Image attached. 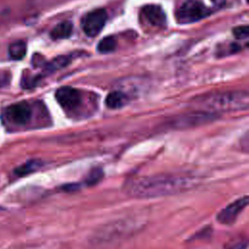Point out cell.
Wrapping results in <instances>:
<instances>
[{"instance_id": "obj_1", "label": "cell", "mask_w": 249, "mask_h": 249, "mask_svg": "<svg viewBox=\"0 0 249 249\" xmlns=\"http://www.w3.org/2000/svg\"><path fill=\"white\" fill-rule=\"evenodd\" d=\"M196 185L194 178L178 174H156L132 179L124 192L133 198H154L186 192Z\"/></svg>"}, {"instance_id": "obj_2", "label": "cell", "mask_w": 249, "mask_h": 249, "mask_svg": "<svg viewBox=\"0 0 249 249\" xmlns=\"http://www.w3.org/2000/svg\"><path fill=\"white\" fill-rule=\"evenodd\" d=\"M200 104L216 111H236L248 107V94L244 91H225L203 96Z\"/></svg>"}, {"instance_id": "obj_3", "label": "cell", "mask_w": 249, "mask_h": 249, "mask_svg": "<svg viewBox=\"0 0 249 249\" xmlns=\"http://www.w3.org/2000/svg\"><path fill=\"white\" fill-rule=\"evenodd\" d=\"M133 227L134 226H131L127 221H115L96 231L90 242L96 246L116 243L117 240L125 238L127 234L132 232Z\"/></svg>"}, {"instance_id": "obj_4", "label": "cell", "mask_w": 249, "mask_h": 249, "mask_svg": "<svg viewBox=\"0 0 249 249\" xmlns=\"http://www.w3.org/2000/svg\"><path fill=\"white\" fill-rule=\"evenodd\" d=\"M210 10L201 2L196 0H188L180 6L176 13V18L179 23H193L209 16Z\"/></svg>"}, {"instance_id": "obj_5", "label": "cell", "mask_w": 249, "mask_h": 249, "mask_svg": "<svg viewBox=\"0 0 249 249\" xmlns=\"http://www.w3.org/2000/svg\"><path fill=\"white\" fill-rule=\"evenodd\" d=\"M107 14L104 9H95L87 13L81 21L83 31L89 37H94L99 34L106 23Z\"/></svg>"}, {"instance_id": "obj_6", "label": "cell", "mask_w": 249, "mask_h": 249, "mask_svg": "<svg viewBox=\"0 0 249 249\" xmlns=\"http://www.w3.org/2000/svg\"><path fill=\"white\" fill-rule=\"evenodd\" d=\"M248 205V196H244L229 205L223 208L217 214V221L225 226H231L235 223L238 215L243 211V209Z\"/></svg>"}, {"instance_id": "obj_7", "label": "cell", "mask_w": 249, "mask_h": 249, "mask_svg": "<svg viewBox=\"0 0 249 249\" xmlns=\"http://www.w3.org/2000/svg\"><path fill=\"white\" fill-rule=\"evenodd\" d=\"M32 110L25 101L14 103L6 108L7 119L17 125H25L31 119Z\"/></svg>"}, {"instance_id": "obj_8", "label": "cell", "mask_w": 249, "mask_h": 249, "mask_svg": "<svg viewBox=\"0 0 249 249\" xmlns=\"http://www.w3.org/2000/svg\"><path fill=\"white\" fill-rule=\"evenodd\" d=\"M55 99L59 105L67 110L76 109L82 102V96L78 89L71 87H61L55 91Z\"/></svg>"}, {"instance_id": "obj_9", "label": "cell", "mask_w": 249, "mask_h": 249, "mask_svg": "<svg viewBox=\"0 0 249 249\" xmlns=\"http://www.w3.org/2000/svg\"><path fill=\"white\" fill-rule=\"evenodd\" d=\"M143 15L154 26H163L166 22V16L164 11L159 5H147L142 9Z\"/></svg>"}, {"instance_id": "obj_10", "label": "cell", "mask_w": 249, "mask_h": 249, "mask_svg": "<svg viewBox=\"0 0 249 249\" xmlns=\"http://www.w3.org/2000/svg\"><path fill=\"white\" fill-rule=\"evenodd\" d=\"M73 30V25L70 21L64 20L56 24L53 30L51 31V37L54 40H60V39H66L71 36Z\"/></svg>"}, {"instance_id": "obj_11", "label": "cell", "mask_w": 249, "mask_h": 249, "mask_svg": "<svg viewBox=\"0 0 249 249\" xmlns=\"http://www.w3.org/2000/svg\"><path fill=\"white\" fill-rule=\"evenodd\" d=\"M128 102V97L122 91L116 90L110 92L105 99V104L111 109H119Z\"/></svg>"}, {"instance_id": "obj_12", "label": "cell", "mask_w": 249, "mask_h": 249, "mask_svg": "<svg viewBox=\"0 0 249 249\" xmlns=\"http://www.w3.org/2000/svg\"><path fill=\"white\" fill-rule=\"evenodd\" d=\"M26 50V43L22 40H18L10 44L8 52L11 58L15 60H20L25 56Z\"/></svg>"}, {"instance_id": "obj_13", "label": "cell", "mask_w": 249, "mask_h": 249, "mask_svg": "<svg viewBox=\"0 0 249 249\" xmlns=\"http://www.w3.org/2000/svg\"><path fill=\"white\" fill-rule=\"evenodd\" d=\"M42 161L40 160H28L26 162H24L23 164L18 166L14 172L17 176L18 177H21V176H25V175H28L30 173H33L35 171H37L38 169H40V167L42 166Z\"/></svg>"}, {"instance_id": "obj_14", "label": "cell", "mask_w": 249, "mask_h": 249, "mask_svg": "<svg viewBox=\"0 0 249 249\" xmlns=\"http://www.w3.org/2000/svg\"><path fill=\"white\" fill-rule=\"evenodd\" d=\"M69 62V57L67 56H58L53 59L51 62L47 63L44 66V72L43 74H50L53 73L62 67H64Z\"/></svg>"}, {"instance_id": "obj_15", "label": "cell", "mask_w": 249, "mask_h": 249, "mask_svg": "<svg viewBox=\"0 0 249 249\" xmlns=\"http://www.w3.org/2000/svg\"><path fill=\"white\" fill-rule=\"evenodd\" d=\"M117 42L113 36H107L101 39L97 45V51L101 53H108L116 49Z\"/></svg>"}, {"instance_id": "obj_16", "label": "cell", "mask_w": 249, "mask_h": 249, "mask_svg": "<svg viewBox=\"0 0 249 249\" xmlns=\"http://www.w3.org/2000/svg\"><path fill=\"white\" fill-rule=\"evenodd\" d=\"M102 177H103L102 169L95 167L89 172V174L86 177L85 183L87 186H94L102 179Z\"/></svg>"}, {"instance_id": "obj_17", "label": "cell", "mask_w": 249, "mask_h": 249, "mask_svg": "<svg viewBox=\"0 0 249 249\" xmlns=\"http://www.w3.org/2000/svg\"><path fill=\"white\" fill-rule=\"evenodd\" d=\"M233 34L237 39H246L249 35V30H248V26L244 25V26H238L236 28L233 29Z\"/></svg>"}, {"instance_id": "obj_18", "label": "cell", "mask_w": 249, "mask_h": 249, "mask_svg": "<svg viewBox=\"0 0 249 249\" xmlns=\"http://www.w3.org/2000/svg\"><path fill=\"white\" fill-rule=\"evenodd\" d=\"M11 82V75L8 71H0V89L7 87Z\"/></svg>"}, {"instance_id": "obj_19", "label": "cell", "mask_w": 249, "mask_h": 249, "mask_svg": "<svg viewBox=\"0 0 249 249\" xmlns=\"http://www.w3.org/2000/svg\"><path fill=\"white\" fill-rule=\"evenodd\" d=\"M248 245L246 241H239L235 244H233L230 249H247Z\"/></svg>"}, {"instance_id": "obj_20", "label": "cell", "mask_w": 249, "mask_h": 249, "mask_svg": "<svg viewBox=\"0 0 249 249\" xmlns=\"http://www.w3.org/2000/svg\"><path fill=\"white\" fill-rule=\"evenodd\" d=\"M79 185L78 184H68L66 186H63V190L67 191V192H74V191H77L79 189Z\"/></svg>"}, {"instance_id": "obj_21", "label": "cell", "mask_w": 249, "mask_h": 249, "mask_svg": "<svg viewBox=\"0 0 249 249\" xmlns=\"http://www.w3.org/2000/svg\"><path fill=\"white\" fill-rule=\"evenodd\" d=\"M211 1H212V3L215 4L216 6H222V5L226 2V0H211Z\"/></svg>"}]
</instances>
